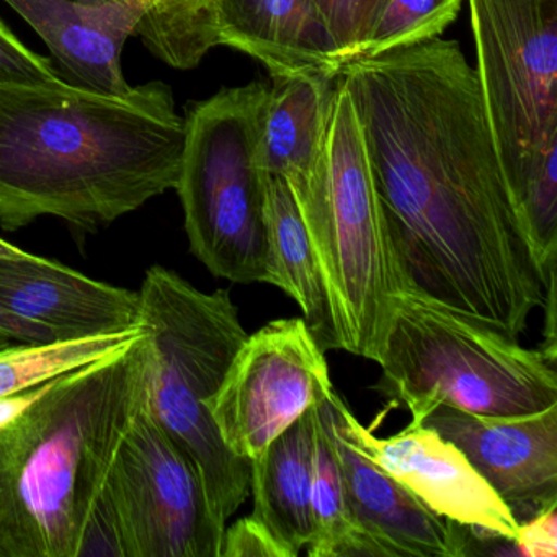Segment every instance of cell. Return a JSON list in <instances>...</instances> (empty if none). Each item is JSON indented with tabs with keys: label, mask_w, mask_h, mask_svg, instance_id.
<instances>
[{
	"label": "cell",
	"mask_w": 557,
	"mask_h": 557,
	"mask_svg": "<svg viewBox=\"0 0 557 557\" xmlns=\"http://www.w3.org/2000/svg\"><path fill=\"white\" fill-rule=\"evenodd\" d=\"M148 11L136 37L156 58L174 70H194L220 47L218 14L221 0H146Z\"/></svg>",
	"instance_id": "22"
},
{
	"label": "cell",
	"mask_w": 557,
	"mask_h": 557,
	"mask_svg": "<svg viewBox=\"0 0 557 557\" xmlns=\"http://www.w3.org/2000/svg\"><path fill=\"white\" fill-rule=\"evenodd\" d=\"M267 280L298 302L306 325L322 350H341L334 309L321 263L283 178L265 177Z\"/></svg>",
	"instance_id": "19"
},
{
	"label": "cell",
	"mask_w": 557,
	"mask_h": 557,
	"mask_svg": "<svg viewBox=\"0 0 557 557\" xmlns=\"http://www.w3.org/2000/svg\"><path fill=\"white\" fill-rule=\"evenodd\" d=\"M311 507L314 537L308 547L309 556L374 557L373 547L351 517L341 459L321 399L312 409Z\"/></svg>",
	"instance_id": "20"
},
{
	"label": "cell",
	"mask_w": 557,
	"mask_h": 557,
	"mask_svg": "<svg viewBox=\"0 0 557 557\" xmlns=\"http://www.w3.org/2000/svg\"><path fill=\"white\" fill-rule=\"evenodd\" d=\"M77 557H126L122 527L106 488L94 505Z\"/></svg>",
	"instance_id": "26"
},
{
	"label": "cell",
	"mask_w": 557,
	"mask_h": 557,
	"mask_svg": "<svg viewBox=\"0 0 557 557\" xmlns=\"http://www.w3.org/2000/svg\"><path fill=\"white\" fill-rule=\"evenodd\" d=\"M12 342H14V338H12L11 335H8L5 334V332L0 331V348L9 347V345H11Z\"/></svg>",
	"instance_id": "32"
},
{
	"label": "cell",
	"mask_w": 557,
	"mask_h": 557,
	"mask_svg": "<svg viewBox=\"0 0 557 557\" xmlns=\"http://www.w3.org/2000/svg\"><path fill=\"white\" fill-rule=\"evenodd\" d=\"M185 119L161 81L125 96L66 81L0 87V227L96 233L177 185Z\"/></svg>",
	"instance_id": "2"
},
{
	"label": "cell",
	"mask_w": 557,
	"mask_h": 557,
	"mask_svg": "<svg viewBox=\"0 0 557 557\" xmlns=\"http://www.w3.org/2000/svg\"><path fill=\"white\" fill-rule=\"evenodd\" d=\"M218 38L272 77L341 71L311 0H221Z\"/></svg>",
	"instance_id": "16"
},
{
	"label": "cell",
	"mask_w": 557,
	"mask_h": 557,
	"mask_svg": "<svg viewBox=\"0 0 557 557\" xmlns=\"http://www.w3.org/2000/svg\"><path fill=\"white\" fill-rule=\"evenodd\" d=\"M332 386L305 319H275L247 335L208 409L224 445L250 461Z\"/></svg>",
	"instance_id": "10"
},
{
	"label": "cell",
	"mask_w": 557,
	"mask_h": 557,
	"mask_svg": "<svg viewBox=\"0 0 557 557\" xmlns=\"http://www.w3.org/2000/svg\"><path fill=\"white\" fill-rule=\"evenodd\" d=\"M338 76L302 73L272 77L262 128L267 174L283 178L299 197L324 162L329 120Z\"/></svg>",
	"instance_id": "17"
},
{
	"label": "cell",
	"mask_w": 557,
	"mask_h": 557,
	"mask_svg": "<svg viewBox=\"0 0 557 557\" xmlns=\"http://www.w3.org/2000/svg\"><path fill=\"white\" fill-rule=\"evenodd\" d=\"M28 252L18 249L14 244L8 243V240L0 237V257H8V259H21V257H27Z\"/></svg>",
	"instance_id": "31"
},
{
	"label": "cell",
	"mask_w": 557,
	"mask_h": 557,
	"mask_svg": "<svg viewBox=\"0 0 557 557\" xmlns=\"http://www.w3.org/2000/svg\"><path fill=\"white\" fill-rule=\"evenodd\" d=\"M329 391L321 397V406L341 459L348 507L358 531L373 547L374 557H465L462 524L430 510L406 485L345 438L332 419Z\"/></svg>",
	"instance_id": "14"
},
{
	"label": "cell",
	"mask_w": 557,
	"mask_h": 557,
	"mask_svg": "<svg viewBox=\"0 0 557 557\" xmlns=\"http://www.w3.org/2000/svg\"><path fill=\"white\" fill-rule=\"evenodd\" d=\"M475 76L517 203L531 169L557 149V0H468Z\"/></svg>",
	"instance_id": "8"
},
{
	"label": "cell",
	"mask_w": 557,
	"mask_h": 557,
	"mask_svg": "<svg viewBox=\"0 0 557 557\" xmlns=\"http://www.w3.org/2000/svg\"><path fill=\"white\" fill-rule=\"evenodd\" d=\"M338 77L363 128L400 293L520 341L556 273L531 246L459 45L360 58Z\"/></svg>",
	"instance_id": "1"
},
{
	"label": "cell",
	"mask_w": 557,
	"mask_h": 557,
	"mask_svg": "<svg viewBox=\"0 0 557 557\" xmlns=\"http://www.w3.org/2000/svg\"><path fill=\"white\" fill-rule=\"evenodd\" d=\"M61 79L51 58L27 47L0 21V87L34 86Z\"/></svg>",
	"instance_id": "25"
},
{
	"label": "cell",
	"mask_w": 557,
	"mask_h": 557,
	"mask_svg": "<svg viewBox=\"0 0 557 557\" xmlns=\"http://www.w3.org/2000/svg\"><path fill=\"white\" fill-rule=\"evenodd\" d=\"M0 331L11 335L17 342H51L60 338L53 329L28 321L4 308H0Z\"/></svg>",
	"instance_id": "29"
},
{
	"label": "cell",
	"mask_w": 557,
	"mask_h": 557,
	"mask_svg": "<svg viewBox=\"0 0 557 557\" xmlns=\"http://www.w3.org/2000/svg\"><path fill=\"white\" fill-rule=\"evenodd\" d=\"M141 334L143 327L51 342H17L0 348V397L34 389L77 368L109 357Z\"/></svg>",
	"instance_id": "21"
},
{
	"label": "cell",
	"mask_w": 557,
	"mask_h": 557,
	"mask_svg": "<svg viewBox=\"0 0 557 557\" xmlns=\"http://www.w3.org/2000/svg\"><path fill=\"white\" fill-rule=\"evenodd\" d=\"M422 425L461 449L518 524L557 504V406L507 417L438 406Z\"/></svg>",
	"instance_id": "12"
},
{
	"label": "cell",
	"mask_w": 557,
	"mask_h": 557,
	"mask_svg": "<svg viewBox=\"0 0 557 557\" xmlns=\"http://www.w3.org/2000/svg\"><path fill=\"white\" fill-rule=\"evenodd\" d=\"M295 201L327 283L341 350L380 363L400 285L363 128L341 77L324 162Z\"/></svg>",
	"instance_id": "6"
},
{
	"label": "cell",
	"mask_w": 557,
	"mask_h": 557,
	"mask_svg": "<svg viewBox=\"0 0 557 557\" xmlns=\"http://www.w3.org/2000/svg\"><path fill=\"white\" fill-rule=\"evenodd\" d=\"M338 67L363 54L387 0H311Z\"/></svg>",
	"instance_id": "24"
},
{
	"label": "cell",
	"mask_w": 557,
	"mask_h": 557,
	"mask_svg": "<svg viewBox=\"0 0 557 557\" xmlns=\"http://www.w3.org/2000/svg\"><path fill=\"white\" fill-rule=\"evenodd\" d=\"M332 419L345 438L406 485L422 504L446 520L517 536L518 521L494 488L472 468L461 449L425 425H407L377 438L351 412L341 394H327Z\"/></svg>",
	"instance_id": "11"
},
{
	"label": "cell",
	"mask_w": 557,
	"mask_h": 557,
	"mask_svg": "<svg viewBox=\"0 0 557 557\" xmlns=\"http://www.w3.org/2000/svg\"><path fill=\"white\" fill-rule=\"evenodd\" d=\"M312 409L250 459L252 515L272 531L289 557H298L314 537Z\"/></svg>",
	"instance_id": "18"
},
{
	"label": "cell",
	"mask_w": 557,
	"mask_h": 557,
	"mask_svg": "<svg viewBox=\"0 0 557 557\" xmlns=\"http://www.w3.org/2000/svg\"><path fill=\"white\" fill-rule=\"evenodd\" d=\"M220 557H289V553L272 531L250 513L226 527Z\"/></svg>",
	"instance_id": "27"
},
{
	"label": "cell",
	"mask_w": 557,
	"mask_h": 557,
	"mask_svg": "<svg viewBox=\"0 0 557 557\" xmlns=\"http://www.w3.org/2000/svg\"><path fill=\"white\" fill-rule=\"evenodd\" d=\"M0 308L53 329L60 338L141 329L138 293L34 253L0 257Z\"/></svg>",
	"instance_id": "15"
},
{
	"label": "cell",
	"mask_w": 557,
	"mask_h": 557,
	"mask_svg": "<svg viewBox=\"0 0 557 557\" xmlns=\"http://www.w3.org/2000/svg\"><path fill=\"white\" fill-rule=\"evenodd\" d=\"M513 546L517 557H556L557 504L518 524Z\"/></svg>",
	"instance_id": "28"
},
{
	"label": "cell",
	"mask_w": 557,
	"mask_h": 557,
	"mask_svg": "<svg viewBox=\"0 0 557 557\" xmlns=\"http://www.w3.org/2000/svg\"><path fill=\"white\" fill-rule=\"evenodd\" d=\"M47 386L48 383H45L41 386L34 387V389L14 394V396L0 397V426H4L5 423L21 416L28 406H32L45 393Z\"/></svg>",
	"instance_id": "30"
},
{
	"label": "cell",
	"mask_w": 557,
	"mask_h": 557,
	"mask_svg": "<svg viewBox=\"0 0 557 557\" xmlns=\"http://www.w3.org/2000/svg\"><path fill=\"white\" fill-rule=\"evenodd\" d=\"M376 391L422 425L438 406L474 416H527L557 406L556 360L484 325L399 293Z\"/></svg>",
	"instance_id": "5"
},
{
	"label": "cell",
	"mask_w": 557,
	"mask_h": 557,
	"mask_svg": "<svg viewBox=\"0 0 557 557\" xmlns=\"http://www.w3.org/2000/svg\"><path fill=\"white\" fill-rule=\"evenodd\" d=\"M126 557H220L223 533L211 518L194 461L156 422L146 400L107 475Z\"/></svg>",
	"instance_id": "9"
},
{
	"label": "cell",
	"mask_w": 557,
	"mask_h": 557,
	"mask_svg": "<svg viewBox=\"0 0 557 557\" xmlns=\"http://www.w3.org/2000/svg\"><path fill=\"white\" fill-rule=\"evenodd\" d=\"M45 41L61 79L125 96L123 50L148 11L146 0H4Z\"/></svg>",
	"instance_id": "13"
},
{
	"label": "cell",
	"mask_w": 557,
	"mask_h": 557,
	"mask_svg": "<svg viewBox=\"0 0 557 557\" xmlns=\"http://www.w3.org/2000/svg\"><path fill=\"white\" fill-rule=\"evenodd\" d=\"M461 5L462 0H387L360 58L435 40L455 22Z\"/></svg>",
	"instance_id": "23"
},
{
	"label": "cell",
	"mask_w": 557,
	"mask_h": 557,
	"mask_svg": "<svg viewBox=\"0 0 557 557\" xmlns=\"http://www.w3.org/2000/svg\"><path fill=\"white\" fill-rule=\"evenodd\" d=\"M148 332L48 383L0 426V557H77L116 451L148 400Z\"/></svg>",
	"instance_id": "3"
},
{
	"label": "cell",
	"mask_w": 557,
	"mask_h": 557,
	"mask_svg": "<svg viewBox=\"0 0 557 557\" xmlns=\"http://www.w3.org/2000/svg\"><path fill=\"white\" fill-rule=\"evenodd\" d=\"M269 87H227L190 103L174 190L194 256L237 285L265 283L262 128Z\"/></svg>",
	"instance_id": "7"
},
{
	"label": "cell",
	"mask_w": 557,
	"mask_h": 557,
	"mask_svg": "<svg viewBox=\"0 0 557 557\" xmlns=\"http://www.w3.org/2000/svg\"><path fill=\"white\" fill-rule=\"evenodd\" d=\"M138 295L152 350L149 410L194 461L211 518L224 533L249 498L250 461L224 445L208 404L246 341V329L227 289L201 292L165 267L146 272Z\"/></svg>",
	"instance_id": "4"
}]
</instances>
